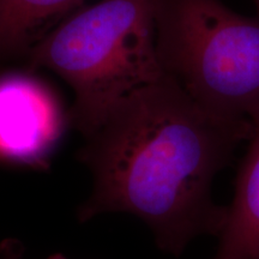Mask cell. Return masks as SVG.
Masks as SVG:
<instances>
[{
  "label": "cell",
  "instance_id": "cell-5",
  "mask_svg": "<svg viewBox=\"0 0 259 259\" xmlns=\"http://www.w3.org/2000/svg\"><path fill=\"white\" fill-rule=\"evenodd\" d=\"M248 147L235 180L233 202L218 238L215 259L259 258V116L251 122Z\"/></svg>",
  "mask_w": 259,
  "mask_h": 259
},
{
  "label": "cell",
  "instance_id": "cell-1",
  "mask_svg": "<svg viewBox=\"0 0 259 259\" xmlns=\"http://www.w3.org/2000/svg\"><path fill=\"white\" fill-rule=\"evenodd\" d=\"M251 127L204 111L164 74L122 100L85 137L78 160L92 173L93 190L78 220L131 213L174 255L200 235L218 236L226 206L213 202V179Z\"/></svg>",
  "mask_w": 259,
  "mask_h": 259
},
{
  "label": "cell",
  "instance_id": "cell-4",
  "mask_svg": "<svg viewBox=\"0 0 259 259\" xmlns=\"http://www.w3.org/2000/svg\"><path fill=\"white\" fill-rule=\"evenodd\" d=\"M64 125L58 97L44 82L23 72L0 76V161L45 166Z\"/></svg>",
  "mask_w": 259,
  "mask_h": 259
},
{
  "label": "cell",
  "instance_id": "cell-6",
  "mask_svg": "<svg viewBox=\"0 0 259 259\" xmlns=\"http://www.w3.org/2000/svg\"><path fill=\"white\" fill-rule=\"evenodd\" d=\"M84 0H0V60L27 57Z\"/></svg>",
  "mask_w": 259,
  "mask_h": 259
},
{
  "label": "cell",
  "instance_id": "cell-7",
  "mask_svg": "<svg viewBox=\"0 0 259 259\" xmlns=\"http://www.w3.org/2000/svg\"><path fill=\"white\" fill-rule=\"evenodd\" d=\"M0 259H24V251L17 241H5L0 246Z\"/></svg>",
  "mask_w": 259,
  "mask_h": 259
},
{
  "label": "cell",
  "instance_id": "cell-9",
  "mask_svg": "<svg viewBox=\"0 0 259 259\" xmlns=\"http://www.w3.org/2000/svg\"><path fill=\"white\" fill-rule=\"evenodd\" d=\"M50 259H66V258H64L63 255H53V257H51ZM255 259H259V258H255Z\"/></svg>",
  "mask_w": 259,
  "mask_h": 259
},
{
  "label": "cell",
  "instance_id": "cell-3",
  "mask_svg": "<svg viewBox=\"0 0 259 259\" xmlns=\"http://www.w3.org/2000/svg\"><path fill=\"white\" fill-rule=\"evenodd\" d=\"M164 73L204 111L228 121L259 116V16L222 0H154Z\"/></svg>",
  "mask_w": 259,
  "mask_h": 259
},
{
  "label": "cell",
  "instance_id": "cell-8",
  "mask_svg": "<svg viewBox=\"0 0 259 259\" xmlns=\"http://www.w3.org/2000/svg\"><path fill=\"white\" fill-rule=\"evenodd\" d=\"M252 2L254 3L255 8H257V12H258V16H259V0H252Z\"/></svg>",
  "mask_w": 259,
  "mask_h": 259
},
{
  "label": "cell",
  "instance_id": "cell-2",
  "mask_svg": "<svg viewBox=\"0 0 259 259\" xmlns=\"http://www.w3.org/2000/svg\"><path fill=\"white\" fill-rule=\"evenodd\" d=\"M27 58L71 87L70 120L84 137L122 100L166 74L156 50L154 0H101L77 10Z\"/></svg>",
  "mask_w": 259,
  "mask_h": 259
}]
</instances>
